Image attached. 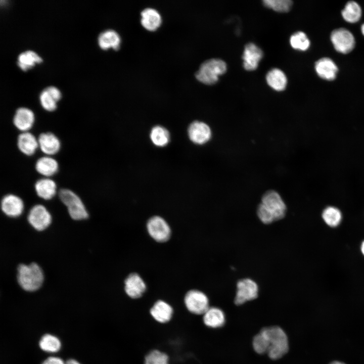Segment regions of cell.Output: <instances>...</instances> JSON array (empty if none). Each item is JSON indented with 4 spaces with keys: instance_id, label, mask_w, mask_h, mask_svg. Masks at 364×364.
<instances>
[{
    "instance_id": "cell-5",
    "label": "cell",
    "mask_w": 364,
    "mask_h": 364,
    "mask_svg": "<svg viewBox=\"0 0 364 364\" xmlns=\"http://www.w3.org/2000/svg\"><path fill=\"white\" fill-rule=\"evenodd\" d=\"M59 197L66 206L71 218L75 220H82L88 217V212L81 199L72 191L62 189L59 191Z\"/></svg>"
},
{
    "instance_id": "cell-1",
    "label": "cell",
    "mask_w": 364,
    "mask_h": 364,
    "mask_svg": "<svg viewBox=\"0 0 364 364\" xmlns=\"http://www.w3.org/2000/svg\"><path fill=\"white\" fill-rule=\"evenodd\" d=\"M286 211V204L280 195L275 190H270L263 194L257 214L262 222L269 224L283 218Z\"/></svg>"
},
{
    "instance_id": "cell-29",
    "label": "cell",
    "mask_w": 364,
    "mask_h": 364,
    "mask_svg": "<svg viewBox=\"0 0 364 364\" xmlns=\"http://www.w3.org/2000/svg\"><path fill=\"white\" fill-rule=\"evenodd\" d=\"M42 62V59L34 52L26 51L21 53L18 57L17 64L23 71L32 68L35 63Z\"/></svg>"
},
{
    "instance_id": "cell-17",
    "label": "cell",
    "mask_w": 364,
    "mask_h": 364,
    "mask_svg": "<svg viewBox=\"0 0 364 364\" xmlns=\"http://www.w3.org/2000/svg\"><path fill=\"white\" fill-rule=\"evenodd\" d=\"M61 98V94L60 90L53 86L45 88L39 96L41 106L48 111H53L56 109L57 103Z\"/></svg>"
},
{
    "instance_id": "cell-7",
    "label": "cell",
    "mask_w": 364,
    "mask_h": 364,
    "mask_svg": "<svg viewBox=\"0 0 364 364\" xmlns=\"http://www.w3.org/2000/svg\"><path fill=\"white\" fill-rule=\"evenodd\" d=\"M258 294V286L254 281L248 278L240 280L237 284L235 303L240 305L256 299Z\"/></svg>"
},
{
    "instance_id": "cell-37",
    "label": "cell",
    "mask_w": 364,
    "mask_h": 364,
    "mask_svg": "<svg viewBox=\"0 0 364 364\" xmlns=\"http://www.w3.org/2000/svg\"><path fill=\"white\" fill-rule=\"evenodd\" d=\"M65 364H81V363L75 359H69L65 362Z\"/></svg>"
},
{
    "instance_id": "cell-22",
    "label": "cell",
    "mask_w": 364,
    "mask_h": 364,
    "mask_svg": "<svg viewBox=\"0 0 364 364\" xmlns=\"http://www.w3.org/2000/svg\"><path fill=\"white\" fill-rule=\"evenodd\" d=\"M35 167L37 172L46 177L53 176L57 173L59 169L57 160L49 156L39 158L35 163Z\"/></svg>"
},
{
    "instance_id": "cell-12",
    "label": "cell",
    "mask_w": 364,
    "mask_h": 364,
    "mask_svg": "<svg viewBox=\"0 0 364 364\" xmlns=\"http://www.w3.org/2000/svg\"><path fill=\"white\" fill-rule=\"evenodd\" d=\"M24 203L18 196L14 194L5 195L1 201V209L3 213L10 217H17L22 213Z\"/></svg>"
},
{
    "instance_id": "cell-28",
    "label": "cell",
    "mask_w": 364,
    "mask_h": 364,
    "mask_svg": "<svg viewBox=\"0 0 364 364\" xmlns=\"http://www.w3.org/2000/svg\"><path fill=\"white\" fill-rule=\"evenodd\" d=\"M40 348L47 352L55 353L61 348L60 340L56 336L46 334L43 335L39 341Z\"/></svg>"
},
{
    "instance_id": "cell-25",
    "label": "cell",
    "mask_w": 364,
    "mask_h": 364,
    "mask_svg": "<svg viewBox=\"0 0 364 364\" xmlns=\"http://www.w3.org/2000/svg\"><path fill=\"white\" fill-rule=\"evenodd\" d=\"M225 315L220 308L209 307L203 314V322L207 327L216 328L222 327L225 323Z\"/></svg>"
},
{
    "instance_id": "cell-13",
    "label": "cell",
    "mask_w": 364,
    "mask_h": 364,
    "mask_svg": "<svg viewBox=\"0 0 364 364\" xmlns=\"http://www.w3.org/2000/svg\"><path fill=\"white\" fill-rule=\"evenodd\" d=\"M262 57L263 52L259 47L253 43L247 44L242 56L244 68L248 71L255 70Z\"/></svg>"
},
{
    "instance_id": "cell-27",
    "label": "cell",
    "mask_w": 364,
    "mask_h": 364,
    "mask_svg": "<svg viewBox=\"0 0 364 364\" xmlns=\"http://www.w3.org/2000/svg\"><path fill=\"white\" fill-rule=\"evenodd\" d=\"M322 217L327 225L335 228L340 224L342 219V214L337 207L329 206L323 210Z\"/></svg>"
},
{
    "instance_id": "cell-21",
    "label": "cell",
    "mask_w": 364,
    "mask_h": 364,
    "mask_svg": "<svg viewBox=\"0 0 364 364\" xmlns=\"http://www.w3.org/2000/svg\"><path fill=\"white\" fill-rule=\"evenodd\" d=\"M150 313L158 322L166 323L171 318L173 309L168 303L159 300L156 302L152 307L150 309Z\"/></svg>"
},
{
    "instance_id": "cell-31",
    "label": "cell",
    "mask_w": 364,
    "mask_h": 364,
    "mask_svg": "<svg viewBox=\"0 0 364 364\" xmlns=\"http://www.w3.org/2000/svg\"><path fill=\"white\" fill-rule=\"evenodd\" d=\"M150 138L155 145L163 147L169 143L170 136L169 132L166 128L157 125L152 129L150 133Z\"/></svg>"
},
{
    "instance_id": "cell-34",
    "label": "cell",
    "mask_w": 364,
    "mask_h": 364,
    "mask_svg": "<svg viewBox=\"0 0 364 364\" xmlns=\"http://www.w3.org/2000/svg\"><path fill=\"white\" fill-rule=\"evenodd\" d=\"M264 5L278 12H288L292 5V2L290 0H264Z\"/></svg>"
},
{
    "instance_id": "cell-35",
    "label": "cell",
    "mask_w": 364,
    "mask_h": 364,
    "mask_svg": "<svg viewBox=\"0 0 364 364\" xmlns=\"http://www.w3.org/2000/svg\"><path fill=\"white\" fill-rule=\"evenodd\" d=\"M145 364H169L168 356L158 350H153L146 355Z\"/></svg>"
},
{
    "instance_id": "cell-4",
    "label": "cell",
    "mask_w": 364,
    "mask_h": 364,
    "mask_svg": "<svg viewBox=\"0 0 364 364\" xmlns=\"http://www.w3.org/2000/svg\"><path fill=\"white\" fill-rule=\"evenodd\" d=\"M226 71V63L219 59H211L204 62L196 73V78L203 83L211 85L215 83L218 77Z\"/></svg>"
},
{
    "instance_id": "cell-30",
    "label": "cell",
    "mask_w": 364,
    "mask_h": 364,
    "mask_svg": "<svg viewBox=\"0 0 364 364\" xmlns=\"http://www.w3.org/2000/svg\"><path fill=\"white\" fill-rule=\"evenodd\" d=\"M342 16L344 19L349 23H355L360 18L361 10L359 5L354 1H349L342 10Z\"/></svg>"
},
{
    "instance_id": "cell-14",
    "label": "cell",
    "mask_w": 364,
    "mask_h": 364,
    "mask_svg": "<svg viewBox=\"0 0 364 364\" xmlns=\"http://www.w3.org/2000/svg\"><path fill=\"white\" fill-rule=\"evenodd\" d=\"M124 284L125 292L131 298H140L146 289L144 281L135 273L130 274L126 278Z\"/></svg>"
},
{
    "instance_id": "cell-33",
    "label": "cell",
    "mask_w": 364,
    "mask_h": 364,
    "mask_svg": "<svg viewBox=\"0 0 364 364\" xmlns=\"http://www.w3.org/2000/svg\"><path fill=\"white\" fill-rule=\"evenodd\" d=\"M252 345L255 351L258 354L267 353L268 343L266 333L263 328L253 338Z\"/></svg>"
},
{
    "instance_id": "cell-2",
    "label": "cell",
    "mask_w": 364,
    "mask_h": 364,
    "mask_svg": "<svg viewBox=\"0 0 364 364\" xmlns=\"http://www.w3.org/2000/svg\"><path fill=\"white\" fill-rule=\"evenodd\" d=\"M17 280L18 284L24 290L33 292L41 286L44 275L42 270L36 263L20 264L17 267Z\"/></svg>"
},
{
    "instance_id": "cell-6",
    "label": "cell",
    "mask_w": 364,
    "mask_h": 364,
    "mask_svg": "<svg viewBox=\"0 0 364 364\" xmlns=\"http://www.w3.org/2000/svg\"><path fill=\"white\" fill-rule=\"evenodd\" d=\"M188 310L195 314H203L209 308V300L205 294L197 290L188 291L184 298Z\"/></svg>"
},
{
    "instance_id": "cell-11",
    "label": "cell",
    "mask_w": 364,
    "mask_h": 364,
    "mask_svg": "<svg viewBox=\"0 0 364 364\" xmlns=\"http://www.w3.org/2000/svg\"><path fill=\"white\" fill-rule=\"evenodd\" d=\"M190 139L194 143L203 145L208 142L211 137L210 127L205 123L199 121L193 122L188 128Z\"/></svg>"
},
{
    "instance_id": "cell-39",
    "label": "cell",
    "mask_w": 364,
    "mask_h": 364,
    "mask_svg": "<svg viewBox=\"0 0 364 364\" xmlns=\"http://www.w3.org/2000/svg\"><path fill=\"white\" fill-rule=\"evenodd\" d=\"M330 364H345L344 362L339 361H334L331 362Z\"/></svg>"
},
{
    "instance_id": "cell-19",
    "label": "cell",
    "mask_w": 364,
    "mask_h": 364,
    "mask_svg": "<svg viewBox=\"0 0 364 364\" xmlns=\"http://www.w3.org/2000/svg\"><path fill=\"white\" fill-rule=\"evenodd\" d=\"M17 146L19 150L27 156L33 155L39 147L37 139L28 131L22 132L18 135Z\"/></svg>"
},
{
    "instance_id": "cell-36",
    "label": "cell",
    "mask_w": 364,
    "mask_h": 364,
    "mask_svg": "<svg viewBox=\"0 0 364 364\" xmlns=\"http://www.w3.org/2000/svg\"><path fill=\"white\" fill-rule=\"evenodd\" d=\"M41 364H65V362L59 357L50 356L43 360Z\"/></svg>"
},
{
    "instance_id": "cell-16",
    "label": "cell",
    "mask_w": 364,
    "mask_h": 364,
    "mask_svg": "<svg viewBox=\"0 0 364 364\" xmlns=\"http://www.w3.org/2000/svg\"><path fill=\"white\" fill-rule=\"evenodd\" d=\"M37 140L41 151L48 156L57 154L60 149L61 143L59 139L51 132L40 134Z\"/></svg>"
},
{
    "instance_id": "cell-24",
    "label": "cell",
    "mask_w": 364,
    "mask_h": 364,
    "mask_svg": "<svg viewBox=\"0 0 364 364\" xmlns=\"http://www.w3.org/2000/svg\"><path fill=\"white\" fill-rule=\"evenodd\" d=\"M121 38L117 32L108 29L102 32L98 37V43L100 48L107 50L112 48L117 50L120 48Z\"/></svg>"
},
{
    "instance_id": "cell-15",
    "label": "cell",
    "mask_w": 364,
    "mask_h": 364,
    "mask_svg": "<svg viewBox=\"0 0 364 364\" xmlns=\"http://www.w3.org/2000/svg\"><path fill=\"white\" fill-rule=\"evenodd\" d=\"M34 122V115L30 109L21 107L16 111L13 117V123L19 130L27 132L30 130Z\"/></svg>"
},
{
    "instance_id": "cell-8",
    "label": "cell",
    "mask_w": 364,
    "mask_h": 364,
    "mask_svg": "<svg viewBox=\"0 0 364 364\" xmlns=\"http://www.w3.org/2000/svg\"><path fill=\"white\" fill-rule=\"evenodd\" d=\"M27 220L35 230L42 231L46 230L52 222V216L47 208L42 205L37 204L29 210Z\"/></svg>"
},
{
    "instance_id": "cell-26",
    "label": "cell",
    "mask_w": 364,
    "mask_h": 364,
    "mask_svg": "<svg viewBox=\"0 0 364 364\" xmlns=\"http://www.w3.org/2000/svg\"><path fill=\"white\" fill-rule=\"evenodd\" d=\"M266 80L269 86L277 91L284 90L287 84L286 75L283 71L278 68H274L268 71L266 76Z\"/></svg>"
},
{
    "instance_id": "cell-38",
    "label": "cell",
    "mask_w": 364,
    "mask_h": 364,
    "mask_svg": "<svg viewBox=\"0 0 364 364\" xmlns=\"http://www.w3.org/2000/svg\"><path fill=\"white\" fill-rule=\"evenodd\" d=\"M360 251L364 256V240L362 242L360 245Z\"/></svg>"
},
{
    "instance_id": "cell-32",
    "label": "cell",
    "mask_w": 364,
    "mask_h": 364,
    "mask_svg": "<svg viewBox=\"0 0 364 364\" xmlns=\"http://www.w3.org/2000/svg\"><path fill=\"white\" fill-rule=\"evenodd\" d=\"M291 47L302 51L307 50L310 46V41L305 33L301 31L295 32L290 38Z\"/></svg>"
},
{
    "instance_id": "cell-40",
    "label": "cell",
    "mask_w": 364,
    "mask_h": 364,
    "mask_svg": "<svg viewBox=\"0 0 364 364\" xmlns=\"http://www.w3.org/2000/svg\"><path fill=\"white\" fill-rule=\"evenodd\" d=\"M361 31L363 35H364V24L361 25Z\"/></svg>"
},
{
    "instance_id": "cell-10",
    "label": "cell",
    "mask_w": 364,
    "mask_h": 364,
    "mask_svg": "<svg viewBox=\"0 0 364 364\" xmlns=\"http://www.w3.org/2000/svg\"><path fill=\"white\" fill-rule=\"evenodd\" d=\"M148 232L151 237L158 242H164L170 238V228L162 217L155 216L149 219L147 224Z\"/></svg>"
},
{
    "instance_id": "cell-3",
    "label": "cell",
    "mask_w": 364,
    "mask_h": 364,
    "mask_svg": "<svg viewBox=\"0 0 364 364\" xmlns=\"http://www.w3.org/2000/svg\"><path fill=\"white\" fill-rule=\"evenodd\" d=\"M263 329L267 339L268 356L274 360L281 358L288 352L289 349L286 334L278 326H271Z\"/></svg>"
},
{
    "instance_id": "cell-20",
    "label": "cell",
    "mask_w": 364,
    "mask_h": 364,
    "mask_svg": "<svg viewBox=\"0 0 364 364\" xmlns=\"http://www.w3.org/2000/svg\"><path fill=\"white\" fill-rule=\"evenodd\" d=\"M34 188L37 196L46 200L53 198L57 192L56 183L49 177L42 178L37 180Z\"/></svg>"
},
{
    "instance_id": "cell-9",
    "label": "cell",
    "mask_w": 364,
    "mask_h": 364,
    "mask_svg": "<svg viewBox=\"0 0 364 364\" xmlns=\"http://www.w3.org/2000/svg\"><path fill=\"white\" fill-rule=\"evenodd\" d=\"M331 40L335 50L341 53L350 52L355 46V39L352 34L345 28H338L333 30Z\"/></svg>"
},
{
    "instance_id": "cell-18",
    "label": "cell",
    "mask_w": 364,
    "mask_h": 364,
    "mask_svg": "<svg viewBox=\"0 0 364 364\" xmlns=\"http://www.w3.org/2000/svg\"><path fill=\"white\" fill-rule=\"evenodd\" d=\"M315 69L318 75L327 80H333L338 72L335 63L330 58H323L318 60L315 64Z\"/></svg>"
},
{
    "instance_id": "cell-23",
    "label": "cell",
    "mask_w": 364,
    "mask_h": 364,
    "mask_svg": "<svg viewBox=\"0 0 364 364\" xmlns=\"http://www.w3.org/2000/svg\"><path fill=\"white\" fill-rule=\"evenodd\" d=\"M141 24L146 29L155 31L161 25L162 19L159 12L153 8H146L141 12Z\"/></svg>"
}]
</instances>
